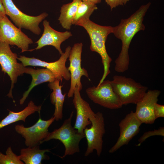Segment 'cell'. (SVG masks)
Instances as JSON below:
<instances>
[{"label": "cell", "mask_w": 164, "mask_h": 164, "mask_svg": "<svg viewBox=\"0 0 164 164\" xmlns=\"http://www.w3.org/2000/svg\"><path fill=\"white\" fill-rule=\"evenodd\" d=\"M151 5V2H149L141 6L129 18L122 19L118 25L113 27L112 33L121 40L122 44L121 51L115 61L114 68L116 72L123 73L128 70L130 61L128 50L130 43L137 32L145 29L143 22Z\"/></svg>", "instance_id": "1"}, {"label": "cell", "mask_w": 164, "mask_h": 164, "mask_svg": "<svg viewBox=\"0 0 164 164\" xmlns=\"http://www.w3.org/2000/svg\"><path fill=\"white\" fill-rule=\"evenodd\" d=\"M77 26L83 27L90 37V49L101 56L104 67V72L98 84H101L110 73V67L112 60L107 52L105 43L108 35L113 32V27L102 26L95 23L90 19L80 20Z\"/></svg>", "instance_id": "2"}, {"label": "cell", "mask_w": 164, "mask_h": 164, "mask_svg": "<svg viewBox=\"0 0 164 164\" xmlns=\"http://www.w3.org/2000/svg\"><path fill=\"white\" fill-rule=\"evenodd\" d=\"M73 112L72 111L69 117L66 119L62 125L58 128L49 132L47 137L43 141H48L52 139L58 140L63 144L65 147L64 158L80 152L79 143L85 137L84 134L78 132L71 125Z\"/></svg>", "instance_id": "3"}, {"label": "cell", "mask_w": 164, "mask_h": 164, "mask_svg": "<svg viewBox=\"0 0 164 164\" xmlns=\"http://www.w3.org/2000/svg\"><path fill=\"white\" fill-rule=\"evenodd\" d=\"M111 83L123 105L136 104L142 99L148 89L132 78L122 76H114Z\"/></svg>", "instance_id": "4"}, {"label": "cell", "mask_w": 164, "mask_h": 164, "mask_svg": "<svg viewBox=\"0 0 164 164\" xmlns=\"http://www.w3.org/2000/svg\"><path fill=\"white\" fill-rule=\"evenodd\" d=\"M88 117L91 126L89 128L86 127L84 131L87 142L84 155L87 156L95 150L99 157L102 152L103 137L105 132L104 118L102 113H95L92 110L89 112Z\"/></svg>", "instance_id": "5"}, {"label": "cell", "mask_w": 164, "mask_h": 164, "mask_svg": "<svg viewBox=\"0 0 164 164\" xmlns=\"http://www.w3.org/2000/svg\"><path fill=\"white\" fill-rule=\"evenodd\" d=\"M5 14L8 15L18 28H23L39 35L41 29L40 23L48 16V14L43 12L37 16H32L22 12L15 5L12 0H2Z\"/></svg>", "instance_id": "6"}, {"label": "cell", "mask_w": 164, "mask_h": 164, "mask_svg": "<svg viewBox=\"0 0 164 164\" xmlns=\"http://www.w3.org/2000/svg\"><path fill=\"white\" fill-rule=\"evenodd\" d=\"M17 58V54L12 51L9 44L0 41V65L2 71L8 74L11 80V87L7 96L12 99L14 84L18 77L25 73L26 67L22 63L18 62Z\"/></svg>", "instance_id": "7"}, {"label": "cell", "mask_w": 164, "mask_h": 164, "mask_svg": "<svg viewBox=\"0 0 164 164\" xmlns=\"http://www.w3.org/2000/svg\"><path fill=\"white\" fill-rule=\"evenodd\" d=\"M86 92L89 98L93 102L104 107L116 109L123 106L109 80H104L96 87L88 88Z\"/></svg>", "instance_id": "8"}, {"label": "cell", "mask_w": 164, "mask_h": 164, "mask_svg": "<svg viewBox=\"0 0 164 164\" xmlns=\"http://www.w3.org/2000/svg\"><path fill=\"white\" fill-rule=\"evenodd\" d=\"M71 48L70 46L67 47L64 53L61 55L59 59L54 62H46L34 57H29L24 56H20L18 57L17 60L20 61L25 67L38 66L48 69L53 73L56 79L61 82L63 79L69 80L70 78V74L66 66V63Z\"/></svg>", "instance_id": "9"}, {"label": "cell", "mask_w": 164, "mask_h": 164, "mask_svg": "<svg viewBox=\"0 0 164 164\" xmlns=\"http://www.w3.org/2000/svg\"><path fill=\"white\" fill-rule=\"evenodd\" d=\"M0 41L9 45L16 46L21 53L28 51L32 40L15 26L6 15L2 16L0 21Z\"/></svg>", "instance_id": "10"}, {"label": "cell", "mask_w": 164, "mask_h": 164, "mask_svg": "<svg viewBox=\"0 0 164 164\" xmlns=\"http://www.w3.org/2000/svg\"><path fill=\"white\" fill-rule=\"evenodd\" d=\"M55 120L53 116L47 120H42L40 117L37 122L30 127H26L23 125H17L15 129L17 133L24 138L26 145L32 147L42 143L49 133V127Z\"/></svg>", "instance_id": "11"}, {"label": "cell", "mask_w": 164, "mask_h": 164, "mask_svg": "<svg viewBox=\"0 0 164 164\" xmlns=\"http://www.w3.org/2000/svg\"><path fill=\"white\" fill-rule=\"evenodd\" d=\"M142 124L135 112L132 111L127 114L119 123V137L115 144L109 150V152H114L123 145H127L139 132Z\"/></svg>", "instance_id": "12"}, {"label": "cell", "mask_w": 164, "mask_h": 164, "mask_svg": "<svg viewBox=\"0 0 164 164\" xmlns=\"http://www.w3.org/2000/svg\"><path fill=\"white\" fill-rule=\"evenodd\" d=\"M161 91L158 90H149L136 104L135 114L142 123L152 124L156 119L154 107L158 101Z\"/></svg>", "instance_id": "13"}, {"label": "cell", "mask_w": 164, "mask_h": 164, "mask_svg": "<svg viewBox=\"0 0 164 164\" xmlns=\"http://www.w3.org/2000/svg\"><path fill=\"white\" fill-rule=\"evenodd\" d=\"M44 31L40 39L35 43L37 46L33 50H38L46 46H54L60 55L63 53L61 48V43L72 36L71 32L68 31L60 32L53 29L46 20L43 22Z\"/></svg>", "instance_id": "14"}, {"label": "cell", "mask_w": 164, "mask_h": 164, "mask_svg": "<svg viewBox=\"0 0 164 164\" xmlns=\"http://www.w3.org/2000/svg\"><path fill=\"white\" fill-rule=\"evenodd\" d=\"M80 91L76 87L73 95V102L76 111V121L73 127L78 132L84 134V130L91 124L88 115L92 109L89 103L81 97Z\"/></svg>", "instance_id": "15"}, {"label": "cell", "mask_w": 164, "mask_h": 164, "mask_svg": "<svg viewBox=\"0 0 164 164\" xmlns=\"http://www.w3.org/2000/svg\"><path fill=\"white\" fill-rule=\"evenodd\" d=\"M25 73L31 75L32 80L28 90L23 94L22 97L19 100L20 105L24 103L34 87L43 83H49L57 79L53 73L46 68L35 69L31 67H26Z\"/></svg>", "instance_id": "16"}, {"label": "cell", "mask_w": 164, "mask_h": 164, "mask_svg": "<svg viewBox=\"0 0 164 164\" xmlns=\"http://www.w3.org/2000/svg\"><path fill=\"white\" fill-rule=\"evenodd\" d=\"M60 81L59 79H56L48 84V87L53 90L50 98L51 103L55 106L53 116L56 121L62 120L63 118V105L66 94L62 93L61 88L63 86L60 84Z\"/></svg>", "instance_id": "17"}, {"label": "cell", "mask_w": 164, "mask_h": 164, "mask_svg": "<svg viewBox=\"0 0 164 164\" xmlns=\"http://www.w3.org/2000/svg\"><path fill=\"white\" fill-rule=\"evenodd\" d=\"M41 105L36 106L32 101H30L28 105L22 111L15 112L9 110L8 115L0 122V129L13 123L22 121L24 122L26 118L36 112H40Z\"/></svg>", "instance_id": "18"}, {"label": "cell", "mask_w": 164, "mask_h": 164, "mask_svg": "<svg viewBox=\"0 0 164 164\" xmlns=\"http://www.w3.org/2000/svg\"><path fill=\"white\" fill-rule=\"evenodd\" d=\"M50 152L49 149H40L39 145L28 147L21 149L19 158L26 164H41L42 160L49 159V157L45 153Z\"/></svg>", "instance_id": "19"}, {"label": "cell", "mask_w": 164, "mask_h": 164, "mask_svg": "<svg viewBox=\"0 0 164 164\" xmlns=\"http://www.w3.org/2000/svg\"><path fill=\"white\" fill-rule=\"evenodd\" d=\"M80 0H73L70 3L63 5L61 7L58 20L63 28L70 30L76 13Z\"/></svg>", "instance_id": "20"}, {"label": "cell", "mask_w": 164, "mask_h": 164, "mask_svg": "<svg viewBox=\"0 0 164 164\" xmlns=\"http://www.w3.org/2000/svg\"><path fill=\"white\" fill-rule=\"evenodd\" d=\"M97 9L96 4L87 2L80 1L72 21V25L77 26L78 22L82 19H90L93 12Z\"/></svg>", "instance_id": "21"}, {"label": "cell", "mask_w": 164, "mask_h": 164, "mask_svg": "<svg viewBox=\"0 0 164 164\" xmlns=\"http://www.w3.org/2000/svg\"><path fill=\"white\" fill-rule=\"evenodd\" d=\"M71 80L70 89L67 93L68 97L73 96L74 91L76 87L80 91L83 87L81 82V78L84 76L89 79L87 70L84 68L81 67L74 70L70 73Z\"/></svg>", "instance_id": "22"}, {"label": "cell", "mask_w": 164, "mask_h": 164, "mask_svg": "<svg viewBox=\"0 0 164 164\" xmlns=\"http://www.w3.org/2000/svg\"><path fill=\"white\" fill-rule=\"evenodd\" d=\"M83 45L77 43L71 47L69 56L70 65L68 69L70 73L74 70L81 67V56Z\"/></svg>", "instance_id": "23"}, {"label": "cell", "mask_w": 164, "mask_h": 164, "mask_svg": "<svg viewBox=\"0 0 164 164\" xmlns=\"http://www.w3.org/2000/svg\"><path fill=\"white\" fill-rule=\"evenodd\" d=\"M4 155L0 152V164H24L17 155L12 151L11 147H9Z\"/></svg>", "instance_id": "24"}, {"label": "cell", "mask_w": 164, "mask_h": 164, "mask_svg": "<svg viewBox=\"0 0 164 164\" xmlns=\"http://www.w3.org/2000/svg\"><path fill=\"white\" fill-rule=\"evenodd\" d=\"M155 135H160L164 137V127H161L158 129H154V130L148 131L144 133L138 140L139 143L137 145L140 146L141 144L148 138Z\"/></svg>", "instance_id": "25"}, {"label": "cell", "mask_w": 164, "mask_h": 164, "mask_svg": "<svg viewBox=\"0 0 164 164\" xmlns=\"http://www.w3.org/2000/svg\"><path fill=\"white\" fill-rule=\"evenodd\" d=\"M154 113L155 119L164 117V106L157 103L155 105L154 109Z\"/></svg>", "instance_id": "26"}, {"label": "cell", "mask_w": 164, "mask_h": 164, "mask_svg": "<svg viewBox=\"0 0 164 164\" xmlns=\"http://www.w3.org/2000/svg\"><path fill=\"white\" fill-rule=\"evenodd\" d=\"M107 4L110 7L111 10L119 5H124L121 0H105Z\"/></svg>", "instance_id": "27"}, {"label": "cell", "mask_w": 164, "mask_h": 164, "mask_svg": "<svg viewBox=\"0 0 164 164\" xmlns=\"http://www.w3.org/2000/svg\"><path fill=\"white\" fill-rule=\"evenodd\" d=\"M5 15V10L4 7L3 6L2 0H0V15L2 17Z\"/></svg>", "instance_id": "28"}, {"label": "cell", "mask_w": 164, "mask_h": 164, "mask_svg": "<svg viewBox=\"0 0 164 164\" xmlns=\"http://www.w3.org/2000/svg\"><path fill=\"white\" fill-rule=\"evenodd\" d=\"M82 1L87 2H90L94 4H96L100 3L101 0H80Z\"/></svg>", "instance_id": "29"}, {"label": "cell", "mask_w": 164, "mask_h": 164, "mask_svg": "<svg viewBox=\"0 0 164 164\" xmlns=\"http://www.w3.org/2000/svg\"><path fill=\"white\" fill-rule=\"evenodd\" d=\"M121 1H122L124 5H125L129 1V0H121Z\"/></svg>", "instance_id": "30"}, {"label": "cell", "mask_w": 164, "mask_h": 164, "mask_svg": "<svg viewBox=\"0 0 164 164\" xmlns=\"http://www.w3.org/2000/svg\"><path fill=\"white\" fill-rule=\"evenodd\" d=\"M2 16H1L0 15V20L2 18Z\"/></svg>", "instance_id": "31"}, {"label": "cell", "mask_w": 164, "mask_h": 164, "mask_svg": "<svg viewBox=\"0 0 164 164\" xmlns=\"http://www.w3.org/2000/svg\"></svg>", "instance_id": "32"}]
</instances>
